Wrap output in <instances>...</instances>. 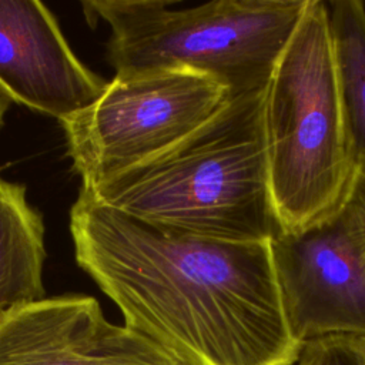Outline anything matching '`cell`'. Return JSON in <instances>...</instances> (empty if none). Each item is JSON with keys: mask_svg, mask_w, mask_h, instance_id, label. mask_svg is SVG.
Returning <instances> with one entry per match:
<instances>
[{"mask_svg": "<svg viewBox=\"0 0 365 365\" xmlns=\"http://www.w3.org/2000/svg\"><path fill=\"white\" fill-rule=\"evenodd\" d=\"M77 265L124 325L177 365H295L304 345L287 322L269 241L161 230L80 187L70 208Z\"/></svg>", "mask_w": 365, "mask_h": 365, "instance_id": "cell-1", "label": "cell"}, {"mask_svg": "<svg viewBox=\"0 0 365 365\" xmlns=\"http://www.w3.org/2000/svg\"><path fill=\"white\" fill-rule=\"evenodd\" d=\"M264 90L230 97L158 158L83 188L161 230L227 241L272 240L281 228L268 181Z\"/></svg>", "mask_w": 365, "mask_h": 365, "instance_id": "cell-2", "label": "cell"}, {"mask_svg": "<svg viewBox=\"0 0 365 365\" xmlns=\"http://www.w3.org/2000/svg\"><path fill=\"white\" fill-rule=\"evenodd\" d=\"M271 200L281 232L338 212L356 171L328 4L308 0L264 90Z\"/></svg>", "mask_w": 365, "mask_h": 365, "instance_id": "cell-3", "label": "cell"}, {"mask_svg": "<svg viewBox=\"0 0 365 365\" xmlns=\"http://www.w3.org/2000/svg\"><path fill=\"white\" fill-rule=\"evenodd\" d=\"M308 0H87L90 23L110 27L115 76L184 68L222 84L230 97L262 91Z\"/></svg>", "mask_w": 365, "mask_h": 365, "instance_id": "cell-4", "label": "cell"}, {"mask_svg": "<svg viewBox=\"0 0 365 365\" xmlns=\"http://www.w3.org/2000/svg\"><path fill=\"white\" fill-rule=\"evenodd\" d=\"M230 98L210 76L184 68L114 76L86 108L60 120L66 155L91 188L170 151Z\"/></svg>", "mask_w": 365, "mask_h": 365, "instance_id": "cell-5", "label": "cell"}, {"mask_svg": "<svg viewBox=\"0 0 365 365\" xmlns=\"http://www.w3.org/2000/svg\"><path fill=\"white\" fill-rule=\"evenodd\" d=\"M269 245L287 322L298 342L365 336V264L336 214L299 232H279Z\"/></svg>", "mask_w": 365, "mask_h": 365, "instance_id": "cell-6", "label": "cell"}, {"mask_svg": "<svg viewBox=\"0 0 365 365\" xmlns=\"http://www.w3.org/2000/svg\"><path fill=\"white\" fill-rule=\"evenodd\" d=\"M0 365H177L157 345L110 322L90 295L17 307L0 318Z\"/></svg>", "mask_w": 365, "mask_h": 365, "instance_id": "cell-7", "label": "cell"}, {"mask_svg": "<svg viewBox=\"0 0 365 365\" xmlns=\"http://www.w3.org/2000/svg\"><path fill=\"white\" fill-rule=\"evenodd\" d=\"M107 80L84 66L40 1L0 0V90L58 121L90 106Z\"/></svg>", "mask_w": 365, "mask_h": 365, "instance_id": "cell-8", "label": "cell"}, {"mask_svg": "<svg viewBox=\"0 0 365 365\" xmlns=\"http://www.w3.org/2000/svg\"><path fill=\"white\" fill-rule=\"evenodd\" d=\"M44 220L24 184L0 177V318L46 298Z\"/></svg>", "mask_w": 365, "mask_h": 365, "instance_id": "cell-9", "label": "cell"}, {"mask_svg": "<svg viewBox=\"0 0 365 365\" xmlns=\"http://www.w3.org/2000/svg\"><path fill=\"white\" fill-rule=\"evenodd\" d=\"M339 86L356 157H365V4L334 0L328 4Z\"/></svg>", "mask_w": 365, "mask_h": 365, "instance_id": "cell-10", "label": "cell"}, {"mask_svg": "<svg viewBox=\"0 0 365 365\" xmlns=\"http://www.w3.org/2000/svg\"><path fill=\"white\" fill-rule=\"evenodd\" d=\"M336 215L365 264V157L358 158L355 175Z\"/></svg>", "mask_w": 365, "mask_h": 365, "instance_id": "cell-11", "label": "cell"}, {"mask_svg": "<svg viewBox=\"0 0 365 365\" xmlns=\"http://www.w3.org/2000/svg\"><path fill=\"white\" fill-rule=\"evenodd\" d=\"M301 358L308 365H365L351 336H327L304 344Z\"/></svg>", "mask_w": 365, "mask_h": 365, "instance_id": "cell-12", "label": "cell"}, {"mask_svg": "<svg viewBox=\"0 0 365 365\" xmlns=\"http://www.w3.org/2000/svg\"><path fill=\"white\" fill-rule=\"evenodd\" d=\"M10 104H11L10 98L0 90V128L4 124V115H6Z\"/></svg>", "mask_w": 365, "mask_h": 365, "instance_id": "cell-13", "label": "cell"}, {"mask_svg": "<svg viewBox=\"0 0 365 365\" xmlns=\"http://www.w3.org/2000/svg\"><path fill=\"white\" fill-rule=\"evenodd\" d=\"M359 352L365 356V336H351Z\"/></svg>", "mask_w": 365, "mask_h": 365, "instance_id": "cell-14", "label": "cell"}, {"mask_svg": "<svg viewBox=\"0 0 365 365\" xmlns=\"http://www.w3.org/2000/svg\"><path fill=\"white\" fill-rule=\"evenodd\" d=\"M295 365H308V362H307V361H304L302 358H299V361H298Z\"/></svg>", "mask_w": 365, "mask_h": 365, "instance_id": "cell-15", "label": "cell"}]
</instances>
